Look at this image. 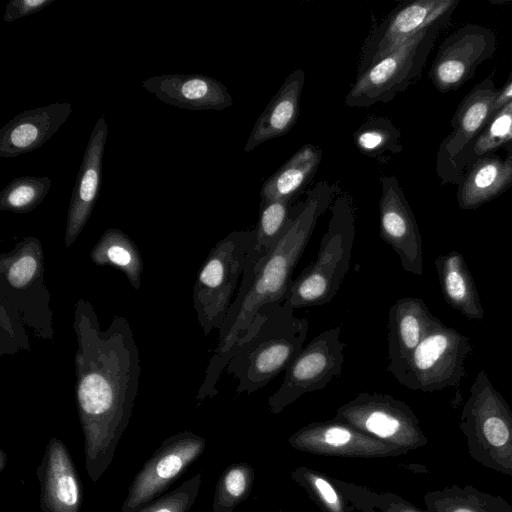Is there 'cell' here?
I'll use <instances>...</instances> for the list:
<instances>
[{
  "mask_svg": "<svg viewBox=\"0 0 512 512\" xmlns=\"http://www.w3.org/2000/svg\"><path fill=\"white\" fill-rule=\"evenodd\" d=\"M42 512H80L83 486L66 445L52 437L36 469Z\"/></svg>",
  "mask_w": 512,
  "mask_h": 512,
  "instance_id": "cell-15",
  "label": "cell"
},
{
  "mask_svg": "<svg viewBox=\"0 0 512 512\" xmlns=\"http://www.w3.org/2000/svg\"><path fill=\"white\" fill-rule=\"evenodd\" d=\"M345 346L339 326L314 337L290 362L281 385L269 396L270 412L281 413L304 394L322 390L340 376Z\"/></svg>",
  "mask_w": 512,
  "mask_h": 512,
  "instance_id": "cell-10",
  "label": "cell"
},
{
  "mask_svg": "<svg viewBox=\"0 0 512 512\" xmlns=\"http://www.w3.org/2000/svg\"><path fill=\"white\" fill-rule=\"evenodd\" d=\"M1 270L8 287L23 290L42 276L41 245L36 238L29 237L19 243L16 249L1 260Z\"/></svg>",
  "mask_w": 512,
  "mask_h": 512,
  "instance_id": "cell-30",
  "label": "cell"
},
{
  "mask_svg": "<svg viewBox=\"0 0 512 512\" xmlns=\"http://www.w3.org/2000/svg\"><path fill=\"white\" fill-rule=\"evenodd\" d=\"M407 452L428 439L411 407L392 395L362 392L338 407L333 418Z\"/></svg>",
  "mask_w": 512,
  "mask_h": 512,
  "instance_id": "cell-9",
  "label": "cell"
},
{
  "mask_svg": "<svg viewBox=\"0 0 512 512\" xmlns=\"http://www.w3.org/2000/svg\"><path fill=\"white\" fill-rule=\"evenodd\" d=\"M78 338L76 403L84 435L85 467L97 482L128 426L139 375L137 347L123 318L101 331L89 303L75 311Z\"/></svg>",
  "mask_w": 512,
  "mask_h": 512,
  "instance_id": "cell-1",
  "label": "cell"
},
{
  "mask_svg": "<svg viewBox=\"0 0 512 512\" xmlns=\"http://www.w3.org/2000/svg\"><path fill=\"white\" fill-rule=\"evenodd\" d=\"M459 427L473 460L512 478V409L485 371L470 388Z\"/></svg>",
  "mask_w": 512,
  "mask_h": 512,
  "instance_id": "cell-5",
  "label": "cell"
},
{
  "mask_svg": "<svg viewBox=\"0 0 512 512\" xmlns=\"http://www.w3.org/2000/svg\"><path fill=\"white\" fill-rule=\"evenodd\" d=\"M399 132L393 123L383 117L371 118L354 133V142L358 150L370 157L383 152L396 151Z\"/></svg>",
  "mask_w": 512,
  "mask_h": 512,
  "instance_id": "cell-33",
  "label": "cell"
},
{
  "mask_svg": "<svg viewBox=\"0 0 512 512\" xmlns=\"http://www.w3.org/2000/svg\"><path fill=\"white\" fill-rule=\"evenodd\" d=\"M255 471L248 463H234L221 474L215 487L213 512H233L250 495Z\"/></svg>",
  "mask_w": 512,
  "mask_h": 512,
  "instance_id": "cell-31",
  "label": "cell"
},
{
  "mask_svg": "<svg viewBox=\"0 0 512 512\" xmlns=\"http://www.w3.org/2000/svg\"><path fill=\"white\" fill-rule=\"evenodd\" d=\"M337 191L336 185L319 182L299 205L292 225L268 255L255 264L246 260L238 291L220 329L219 345L202 388L204 394L213 396L217 393L215 384L226 368L231 352L246 334L260 308L285 301L293 271L319 217L329 207Z\"/></svg>",
  "mask_w": 512,
  "mask_h": 512,
  "instance_id": "cell-2",
  "label": "cell"
},
{
  "mask_svg": "<svg viewBox=\"0 0 512 512\" xmlns=\"http://www.w3.org/2000/svg\"><path fill=\"white\" fill-rule=\"evenodd\" d=\"M512 100V80H510L500 91H497L496 99L492 106L491 114L503 107Z\"/></svg>",
  "mask_w": 512,
  "mask_h": 512,
  "instance_id": "cell-38",
  "label": "cell"
},
{
  "mask_svg": "<svg viewBox=\"0 0 512 512\" xmlns=\"http://www.w3.org/2000/svg\"><path fill=\"white\" fill-rule=\"evenodd\" d=\"M456 4L452 0H418L395 8L366 40L361 53L359 74L413 36L444 21Z\"/></svg>",
  "mask_w": 512,
  "mask_h": 512,
  "instance_id": "cell-12",
  "label": "cell"
},
{
  "mask_svg": "<svg viewBox=\"0 0 512 512\" xmlns=\"http://www.w3.org/2000/svg\"><path fill=\"white\" fill-rule=\"evenodd\" d=\"M201 482L202 473L199 472L137 512H189L198 496Z\"/></svg>",
  "mask_w": 512,
  "mask_h": 512,
  "instance_id": "cell-35",
  "label": "cell"
},
{
  "mask_svg": "<svg viewBox=\"0 0 512 512\" xmlns=\"http://www.w3.org/2000/svg\"><path fill=\"white\" fill-rule=\"evenodd\" d=\"M308 329V319L297 317L287 300L261 307L225 368L237 381L236 392L250 395L285 371L304 347Z\"/></svg>",
  "mask_w": 512,
  "mask_h": 512,
  "instance_id": "cell-3",
  "label": "cell"
},
{
  "mask_svg": "<svg viewBox=\"0 0 512 512\" xmlns=\"http://www.w3.org/2000/svg\"><path fill=\"white\" fill-rule=\"evenodd\" d=\"M420 298L398 299L388 311V367L397 366L417 348L436 321Z\"/></svg>",
  "mask_w": 512,
  "mask_h": 512,
  "instance_id": "cell-19",
  "label": "cell"
},
{
  "mask_svg": "<svg viewBox=\"0 0 512 512\" xmlns=\"http://www.w3.org/2000/svg\"><path fill=\"white\" fill-rule=\"evenodd\" d=\"M512 183V156L507 159H484L467 176L459 191L463 209H475L503 192Z\"/></svg>",
  "mask_w": 512,
  "mask_h": 512,
  "instance_id": "cell-23",
  "label": "cell"
},
{
  "mask_svg": "<svg viewBox=\"0 0 512 512\" xmlns=\"http://www.w3.org/2000/svg\"><path fill=\"white\" fill-rule=\"evenodd\" d=\"M254 241L255 229L233 231L211 249L202 265L194 287V302L205 335L213 328H222Z\"/></svg>",
  "mask_w": 512,
  "mask_h": 512,
  "instance_id": "cell-6",
  "label": "cell"
},
{
  "mask_svg": "<svg viewBox=\"0 0 512 512\" xmlns=\"http://www.w3.org/2000/svg\"><path fill=\"white\" fill-rule=\"evenodd\" d=\"M206 440L190 431L165 439L131 482L121 512H137L177 481L204 452Z\"/></svg>",
  "mask_w": 512,
  "mask_h": 512,
  "instance_id": "cell-11",
  "label": "cell"
},
{
  "mask_svg": "<svg viewBox=\"0 0 512 512\" xmlns=\"http://www.w3.org/2000/svg\"><path fill=\"white\" fill-rule=\"evenodd\" d=\"M165 104L188 110H223L233 104L227 87L203 74H163L142 81Z\"/></svg>",
  "mask_w": 512,
  "mask_h": 512,
  "instance_id": "cell-17",
  "label": "cell"
},
{
  "mask_svg": "<svg viewBox=\"0 0 512 512\" xmlns=\"http://www.w3.org/2000/svg\"><path fill=\"white\" fill-rule=\"evenodd\" d=\"M8 463V457L7 454L3 449H0V472H3V470L6 468Z\"/></svg>",
  "mask_w": 512,
  "mask_h": 512,
  "instance_id": "cell-39",
  "label": "cell"
},
{
  "mask_svg": "<svg viewBox=\"0 0 512 512\" xmlns=\"http://www.w3.org/2000/svg\"><path fill=\"white\" fill-rule=\"evenodd\" d=\"M52 181L46 176L14 178L0 193V210L27 213L43 202Z\"/></svg>",
  "mask_w": 512,
  "mask_h": 512,
  "instance_id": "cell-32",
  "label": "cell"
},
{
  "mask_svg": "<svg viewBox=\"0 0 512 512\" xmlns=\"http://www.w3.org/2000/svg\"><path fill=\"white\" fill-rule=\"evenodd\" d=\"M290 202V200L261 202L255 228V241L247 255L248 262L255 264L266 257L288 231L298 210V208L291 210Z\"/></svg>",
  "mask_w": 512,
  "mask_h": 512,
  "instance_id": "cell-26",
  "label": "cell"
},
{
  "mask_svg": "<svg viewBox=\"0 0 512 512\" xmlns=\"http://www.w3.org/2000/svg\"><path fill=\"white\" fill-rule=\"evenodd\" d=\"M424 502L428 512H512V505L503 497L471 485H452L427 492Z\"/></svg>",
  "mask_w": 512,
  "mask_h": 512,
  "instance_id": "cell-24",
  "label": "cell"
},
{
  "mask_svg": "<svg viewBox=\"0 0 512 512\" xmlns=\"http://www.w3.org/2000/svg\"><path fill=\"white\" fill-rule=\"evenodd\" d=\"M379 235L399 256L402 268L423 275L422 237L415 216L395 176L381 177Z\"/></svg>",
  "mask_w": 512,
  "mask_h": 512,
  "instance_id": "cell-14",
  "label": "cell"
},
{
  "mask_svg": "<svg viewBox=\"0 0 512 512\" xmlns=\"http://www.w3.org/2000/svg\"><path fill=\"white\" fill-rule=\"evenodd\" d=\"M471 351L466 336L437 318L412 354L387 369L401 385L411 390L433 392L458 388L466 377L465 359Z\"/></svg>",
  "mask_w": 512,
  "mask_h": 512,
  "instance_id": "cell-7",
  "label": "cell"
},
{
  "mask_svg": "<svg viewBox=\"0 0 512 512\" xmlns=\"http://www.w3.org/2000/svg\"><path fill=\"white\" fill-rule=\"evenodd\" d=\"M288 443L294 449L323 456L379 458L399 457L408 453L333 419L301 427L289 436Z\"/></svg>",
  "mask_w": 512,
  "mask_h": 512,
  "instance_id": "cell-13",
  "label": "cell"
},
{
  "mask_svg": "<svg viewBox=\"0 0 512 512\" xmlns=\"http://www.w3.org/2000/svg\"><path fill=\"white\" fill-rule=\"evenodd\" d=\"M305 75L303 70L291 72L258 117L244 147L254 150L264 142L288 133L299 116L300 96Z\"/></svg>",
  "mask_w": 512,
  "mask_h": 512,
  "instance_id": "cell-20",
  "label": "cell"
},
{
  "mask_svg": "<svg viewBox=\"0 0 512 512\" xmlns=\"http://www.w3.org/2000/svg\"><path fill=\"white\" fill-rule=\"evenodd\" d=\"M483 38L479 33H466L442 50L431 70L439 89L455 88L465 81L481 56L480 44L472 47Z\"/></svg>",
  "mask_w": 512,
  "mask_h": 512,
  "instance_id": "cell-25",
  "label": "cell"
},
{
  "mask_svg": "<svg viewBox=\"0 0 512 512\" xmlns=\"http://www.w3.org/2000/svg\"><path fill=\"white\" fill-rule=\"evenodd\" d=\"M322 151L307 143L262 185L261 202L290 200L309 183L321 162Z\"/></svg>",
  "mask_w": 512,
  "mask_h": 512,
  "instance_id": "cell-22",
  "label": "cell"
},
{
  "mask_svg": "<svg viewBox=\"0 0 512 512\" xmlns=\"http://www.w3.org/2000/svg\"><path fill=\"white\" fill-rule=\"evenodd\" d=\"M91 257L97 264H110L122 269L138 288L142 261L135 244L122 231L108 229L94 247Z\"/></svg>",
  "mask_w": 512,
  "mask_h": 512,
  "instance_id": "cell-28",
  "label": "cell"
},
{
  "mask_svg": "<svg viewBox=\"0 0 512 512\" xmlns=\"http://www.w3.org/2000/svg\"><path fill=\"white\" fill-rule=\"evenodd\" d=\"M56 0H10L6 6L3 20L10 23L17 19L38 13Z\"/></svg>",
  "mask_w": 512,
  "mask_h": 512,
  "instance_id": "cell-37",
  "label": "cell"
},
{
  "mask_svg": "<svg viewBox=\"0 0 512 512\" xmlns=\"http://www.w3.org/2000/svg\"><path fill=\"white\" fill-rule=\"evenodd\" d=\"M368 512H428L408 502L399 495L393 493H377L365 488Z\"/></svg>",
  "mask_w": 512,
  "mask_h": 512,
  "instance_id": "cell-36",
  "label": "cell"
},
{
  "mask_svg": "<svg viewBox=\"0 0 512 512\" xmlns=\"http://www.w3.org/2000/svg\"><path fill=\"white\" fill-rule=\"evenodd\" d=\"M434 264L446 303L468 319L482 320L484 309L481 299L462 254L451 251L439 255Z\"/></svg>",
  "mask_w": 512,
  "mask_h": 512,
  "instance_id": "cell-21",
  "label": "cell"
},
{
  "mask_svg": "<svg viewBox=\"0 0 512 512\" xmlns=\"http://www.w3.org/2000/svg\"><path fill=\"white\" fill-rule=\"evenodd\" d=\"M512 141V100L490 115L478 135L473 152L483 155Z\"/></svg>",
  "mask_w": 512,
  "mask_h": 512,
  "instance_id": "cell-34",
  "label": "cell"
},
{
  "mask_svg": "<svg viewBox=\"0 0 512 512\" xmlns=\"http://www.w3.org/2000/svg\"><path fill=\"white\" fill-rule=\"evenodd\" d=\"M355 236L354 205L344 193L334 200L315 261L289 284L285 300L294 310L332 301L349 271Z\"/></svg>",
  "mask_w": 512,
  "mask_h": 512,
  "instance_id": "cell-4",
  "label": "cell"
},
{
  "mask_svg": "<svg viewBox=\"0 0 512 512\" xmlns=\"http://www.w3.org/2000/svg\"><path fill=\"white\" fill-rule=\"evenodd\" d=\"M444 21L413 36L358 75L348 92V107L387 103L404 91L421 73L434 39Z\"/></svg>",
  "mask_w": 512,
  "mask_h": 512,
  "instance_id": "cell-8",
  "label": "cell"
},
{
  "mask_svg": "<svg viewBox=\"0 0 512 512\" xmlns=\"http://www.w3.org/2000/svg\"><path fill=\"white\" fill-rule=\"evenodd\" d=\"M71 113L69 102L52 103L19 113L0 129V157L15 158L40 148Z\"/></svg>",
  "mask_w": 512,
  "mask_h": 512,
  "instance_id": "cell-18",
  "label": "cell"
},
{
  "mask_svg": "<svg viewBox=\"0 0 512 512\" xmlns=\"http://www.w3.org/2000/svg\"><path fill=\"white\" fill-rule=\"evenodd\" d=\"M497 91L491 88L476 89L461 105L455 129L448 140L449 155L455 156L460 150L484 128L487 123Z\"/></svg>",
  "mask_w": 512,
  "mask_h": 512,
  "instance_id": "cell-27",
  "label": "cell"
},
{
  "mask_svg": "<svg viewBox=\"0 0 512 512\" xmlns=\"http://www.w3.org/2000/svg\"><path fill=\"white\" fill-rule=\"evenodd\" d=\"M108 135L105 115L97 120L87 143L68 208L65 244L69 247L87 223L97 201L104 148Z\"/></svg>",
  "mask_w": 512,
  "mask_h": 512,
  "instance_id": "cell-16",
  "label": "cell"
},
{
  "mask_svg": "<svg viewBox=\"0 0 512 512\" xmlns=\"http://www.w3.org/2000/svg\"><path fill=\"white\" fill-rule=\"evenodd\" d=\"M291 479L302 487L323 512H353L356 507L336 485L334 478L306 466L295 467Z\"/></svg>",
  "mask_w": 512,
  "mask_h": 512,
  "instance_id": "cell-29",
  "label": "cell"
}]
</instances>
